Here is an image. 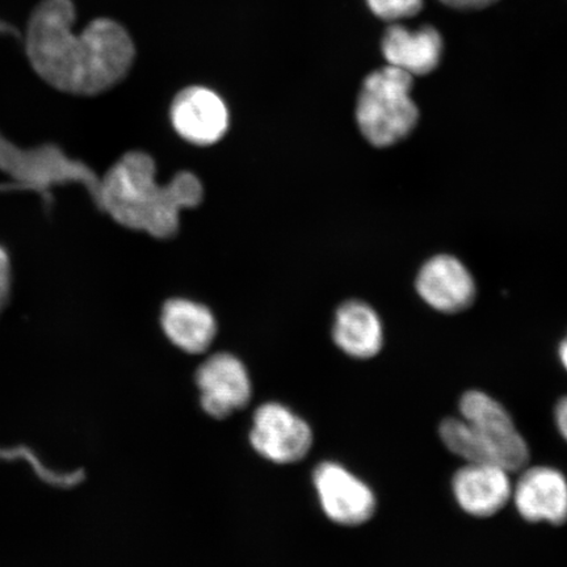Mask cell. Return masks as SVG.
Here are the masks:
<instances>
[{"label": "cell", "mask_w": 567, "mask_h": 567, "mask_svg": "<svg viewBox=\"0 0 567 567\" xmlns=\"http://www.w3.org/2000/svg\"><path fill=\"white\" fill-rule=\"evenodd\" d=\"M74 20L71 0L41 2L28 24L27 54L35 73L54 89L71 95L102 94L130 73L136 49L116 21L97 19L75 34Z\"/></svg>", "instance_id": "cell-1"}, {"label": "cell", "mask_w": 567, "mask_h": 567, "mask_svg": "<svg viewBox=\"0 0 567 567\" xmlns=\"http://www.w3.org/2000/svg\"><path fill=\"white\" fill-rule=\"evenodd\" d=\"M157 166L151 155L130 152L123 155L101 179L95 203L113 221L154 238L176 236L181 213L202 203V181L182 172L168 184L155 179Z\"/></svg>", "instance_id": "cell-2"}, {"label": "cell", "mask_w": 567, "mask_h": 567, "mask_svg": "<svg viewBox=\"0 0 567 567\" xmlns=\"http://www.w3.org/2000/svg\"><path fill=\"white\" fill-rule=\"evenodd\" d=\"M461 417L444 420L442 441L466 464H493L514 473L529 460L527 442L516 430L512 415L501 403L480 390L460 401Z\"/></svg>", "instance_id": "cell-3"}, {"label": "cell", "mask_w": 567, "mask_h": 567, "mask_svg": "<svg viewBox=\"0 0 567 567\" xmlns=\"http://www.w3.org/2000/svg\"><path fill=\"white\" fill-rule=\"evenodd\" d=\"M414 83L413 75L389 65L365 76L354 116L361 136L372 146H394L414 132L421 117L413 99Z\"/></svg>", "instance_id": "cell-4"}, {"label": "cell", "mask_w": 567, "mask_h": 567, "mask_svg": "<svg viewBox=\"0 0 567 567\" xmlns=\"http://www.w3.org/2000/svg\"><path fill=\"white\" fill-rule=\"evenodd\" d=\"M248 442L269 463H300L313 449L315 434L307 420L276 401L261 403L254 411Z\"/></svg>", "instance_id": "cell-5"}, {"label": "cell", "mask_w": 567, "mask_h": 567, "mask_svg": "<svg viewBox=\"0 0 567 567\" xmlns=\"http://www.w3.org/2000/svg\"><path fill=\"white\" fill-rule=\"evenodd\" d=\"M195 382L200 406L213 420H228L252 399V381L244 361L229 352L210 354L198 365Z\"/></svg>", "instance_id": "cell-6"}, {"label": "cell", "mask_w": 567, "mask_h": 567, "mask_svg": "<svg viewBox=\"0 0 567 567\" xmlns=\"http://www.w3.org/2000/svg\"><path fill=\"white\" fill-rule=\"evenodd\" d=\"M319 506L331 522L358 527L370 522L378 507L372 488L336 461H322L311 474Z\"/></svg>", "instance_id": "cell-7"}, {"label": "cell", "mask_w": 567, "mask_h": 567, "mask_svg": "<svg viewBox=\"0 0 567 567\" xmlns=\"http://www.w3.org/2000/svg\"><path fill=\"white\" fill-rule=\"evenodd\" d=\"M415 289L424 303L444 315L470 309L476 297V282L470 269L450 254H439L425 261L416 275Z\"/></svg>", "instance_id": "cell-8"}, {"label": "cell", "mask_w": 567, "mask_h": 567, "mask_svg": "<svg viewBox=\"0 0 567 567\" xmlns=\"http://www.w3.org/2000/svg\"><path fill=\"white\" fill-rule=\"evenodd\" d=\"M169 117L175 132L196 146L217 144L230 124L229 110L223 97L200 86L181 91L174 99Z\"/></svg>", "instance_id": "cell-9"}, {"label": "cell", "mask_w": 567, "mask_h": 567, "mask_svg": "<svg viewBox=\"0 0 567 567\" xmlns=\"http://www.w3.org/2000/svg\"><path fill=\"white\" fill-rule=\"evenodd\" d=\"M380 49L386 65L406 71L414 78L425 76L441 66L444 40L437 28L431 24L409 30L405 25L392 23L382 33Z\"/></svg>", "instance_id": "cell-10"}, {"label": "cell", "mask_w": 567, "mask_h": 567, "mask_svg": "<svg viewBox=\"0 0 567 567\" xmlns=\"http://www.w3.org/2000/svg\"><path fill=\"white\" fill-rule=\"evenodd\" d=\"M517 513L530 523L567 522V480L555 467L534 466L523 472L513 488Z\"/></svg>", "instance_id": "cell-11"}, {"label": "cell", "mask_w": 567, "mask_h": 567, "mask_svg": "<svg viewBox=\"0 0 567 567\" xmlns=\"http://www.w3.org/2000/svg\"><path fill=\"white\" fill-rule=\"evenodd\" d=\"M453 494L466 514L488 517L506 507L513 496L509 472L493 464H466L452 480Z\"/></svg>", "instance_id": "cell-12"}, {"label": "cell", "mask_w": 567, "mask_h": 567, "mask_svg": "<svg viewBox=\"0 0 567 567\" xmlns=\"http://www.w3.org/2000/svg\"><path fill=\"white\" fill-rule=\"evenodd\" d=\"M332 340L350 358L372 359L384 346V328L371 305L351 300L337 310Z\"/></svg>", "instance_id": "cell-13"}, {"label": "cell", "mask_w": 567, "mask_h": 567, "mask_svg": "<svg viewBox=\"0 0 567 567\" xmlns=\"http://www.w3.org/2000/svg\"><path fill=\"white\" fill-rule=\"evenodd\" d=\"M162 330L177 349L200 354L207 352L217 336V321L203 303L173 299L163 305Z\"/></svg>", "instance_id": "cell-14"}, {"label": "cell", "mask_w": 567, "mask_h": 567, "mask_svg": "<svg viewBox=\"0 0 567 567\" xmlns=\"http://www.w3.org/2000/svg\"><path fill=\"white\" fill-rule=\"evenodd\" d=\"M373 16L385 23L414 18L423 10L424 0H365Z\"/></svg>", "instance_id": "cell-15"}, {"label": "cell", "mask_w": 567, "mask_h": 567, "mask_svg": "<svg viewBox=\"0 0 567 567\" xmlns=\"http://www.w3.org/2000/svg\"><path fill=\"white\" fill-rule=\"evenodd\" d=\"M11 261L9 254L0 246V313L7 307L11 296Z\"/></svg>", "instance_id": "cell-16"}, {"label": "cell", "mask_w": 567, "mask_h": 567, "mask_svg": "<svg viewBox=\"0 0 567 567\" xmlns=\"http://www.w3.org/2000/svg\"><path fill=\"white\" fill-rule=\"evenodd\" d=\"M446 9L455 11H482L498 3L499 0H439Z\"/></svg>", "instance_id": "cell-17"}, {"label": "cell", "mask_w": 567, "mask_h": 567, "mask_svg": "<svg viewBox=\"0 0 567 567\" xmlns=\"http://www.w3.org/2000/svg\"><path fill=\"white\" fill-rule=\"evenodd\" d=\"M556 424L559 431L567 442V396L559 400L556 406Z\"/></svg>", "instance_id": "cell-18"}, {"label": "cell", "mask_w": 567, "mask_h": 567, "mask_svg": "<svg viewBox=\"0 0 567 567\" xmlns=\"http://www.w3.org/2000/svg\"><path fill=\"white\" fill-rule=\"evenodd\" d=\"M559 360H561V363L567 371V337L563 340L561 344H559Z\"/></svg>", "instance_id": "cell-19"}, {"label": "cell", "mask_w": 567, "mask_h": 567, "mask_svg": "<svg viewBox=\"0 0 567 567\" xmlns=\"http://www.w3.org/2000/svg\"><path fill=\"white\" fill-rule=\"evenodd\" d=\"M16 30H13V27H11L10 24H6L3 23V21H0V33H6V34H16Z\"/></svg>", "instance_id": "cell-20"}]
</instances>
